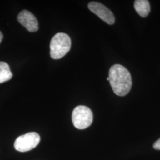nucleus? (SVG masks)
<instances>
[{
  "label": "nucleus",
  "instance_id": "nucleus-5",
  "mask_svg": "<svg viewBox=\"0 0 160 160\" xmlns=\"http://www.w3.org/2000/svg\"><path fill=\"white\" fill-rule=\"evenodd\" d=\"M89 10L104 22L109 24H113L115 22V18L113 12L108 7L97 2H91L88 4Z\"/></svg>",
  "mask_w": 160,
  "mask_h": 160
},
{
  "label": "nucleus",
  "instance_id": "nucleus-8",
  "mask_svg": "<svg viewBox=\"0 0 160 160\" xmlns=\"http://www.w3.org/2000/svg\"><path fill=\"white\" fill-rule=\"evenodd\" d=\"M12 77L9 65L4 62H0V84L11 80Z\"/></svg>",
  "mask_w": 160,
  "mask_h": 160
},
{
  "label": "nucleus",
  "instance_id": "nucleus-4",
  "mask_svg": "<svg viewBox=\"0 0 160 160\" xmlns=\"http://www.w3.org/2000/svg\"><path fill=\"white\" fill-rule=\"evenodd\" d=\"M40 137L36 132H29L17 138L14 142L15 149L22 152L30 151L38 146Z\"/></svg>",
  "mask_w": 160,
  "mask_h": 160
},
{
  "label": "nucleus",
  "instance_id": "nucleus-9",
  "mask_svg": "<svg viewBox=\"0 0 160 160\" xmlns=\"http://www.w3.org/2000/svg\"><path fill=\"white\" fill-rule=\"evenodd\" d=\"M153 147L155 149L160 150V138L159 139H158L156 142H155V143L153 145Z\"/></svg>",
  "mask_w": 160,
  "mask_h": 160
},
{
  "label": "nucleus",
  "instance_id": "nucleus-1",
  "mask_svg": "<svg viewBox=\"0 0 160 160\" xmlns=\"http://www.w3.org/2000/svg\"><path fill=\"white\" fill-rule=\"evenodd\" d=\"M109 81L114 93L119 96H125L131 88V75L123 65L115 64L109 70Z\"/></svg>",
  "mask_w": 160,
  "mask_h": 160
},
{
  "label": "nucleus",
  "instance_id": "nucleus-7",
  "mask_svg": "<svg viewBox=\"0 0 160 160\" xmlns=\"http://www.w3.org/2000/svg\"><path fill=\"white\" fill-rule=\"evenodd\" d=\"M134 8L141 17H147L150 12V5L147 0H136L134 2Z\"/></svg>",
  "mask_w": 160,
  "mask_h": 160
},
{
  "label": "nucleus",
  "instance_id": "nucleus-6",
  "mask_svg": "<svg viewBox=\"0 0 160 160\" xmlns=\"http://www.w3.org/2000/svg\"><path fill=\"white\" fill-rule=\"evenodd\" d=\"M18 22L30 32H35L39 29V24L34 14L28 10L20 12L17 16Z\"/></svg>",
  "mask_w": 160,
  "mask_h": 160
},
{
  "label": "nucleus",
  "instance_id": "nucleus-2",
  "mask_svg": "<svg viewBox=\"0 0 160 160\" xmlns=\"http://www.w3.org/2000/svg\"><path fill=\"white\" fill-rule=\"evenodd\" d=\"M71 40L68 34L58 33L52 39L50 55L52 59H59L63 57L70 50Z\"/></svg>",
  "mask_w": 160,
  "mask_h": 160
},
{
  "label": "nucleus",
  "instance_id": "nucleus-3",
  "mask_svg": "<svg viewBox=\"0 0 160 160\" xmlns=\"http://www.w3.org/2000/svg\"><path fill=\"white\" fill-rule=\"evenodd\" d=\"M93 116L92 110L85 106L76 107L72 114V120L75 127L78 129H84L92 125Z\"/></svg>",
  "mask_w": 160,
  "mask_h": 160
},
{
  "label": "nucleus",
  "instance_id": "nucleus-10",
  "mask_svg": "<svg viewBox=\"0 0 160 160\" xmlns=\"http://www.w3.org/2000/svg\"><path fill=\"white\" fill-rule=\"evenodd\" d=\"M2 39H3V34L1 33V32L0 31V43H1Z\"/></svg>",
  "mask_w": 160,
  "mask_h": 160
},
{
  "label": "nucleus",
  "instance_id": "nucleus-11",
  "mask_svg": "<svg viewBox=\"0 0 160 160\" xmlns=\"http://www.w3.org/2000/svg\"><path fill=\"white\" fill-rule=\"evenodd\" d=\"M107 80H108V81H109V77H108V78H107Z\"/></svg>",
  "mask_w": 160,
  "mask_h": 160
}]
</instances>
